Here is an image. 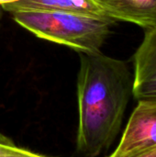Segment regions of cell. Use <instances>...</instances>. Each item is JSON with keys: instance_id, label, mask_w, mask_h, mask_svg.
<instances>
[{"instance_id": "obj_1", "label": "cell", "mask_w": 156, "mask_h": 157, "mask_svg": "<svg viewBox=\"0 0 156 157\" xmlns=\"http://www.w3.org/2000/svg\"><path fill=\"white\" fill-rule=\"evenodd\" d=\"M76 150L97 157L118 136L132 95L133 75L127 63L97 52H79Z\"/></svg>"}, {"instance_id": "obj_2", "label": "cell", "mask_w": 156, "mask_h": 157, "mask_svg": "<svg viewBox=\"0 0 156 157\" xmlns=\"http://www.w3.org/2000/svg\"><path fill=\"white\" fill-rule=\"evenodd\" d=\"M21 27L38 38L70 47L78 52H97L110 33L111 17L74 13L18 11L10 13Z\"/></svg>"}, {"instance_id": "obj_3", "label": "cell", "mask_w": 156, "mask_h": 157, "mask_svg": "<svg viewBox=\"0 0 156 157\" xmlns=\"http://www.w3.org/2000/svg\"><path fill=\"white\" fill-rule=\"evenodd\" d=\"M156 148V101L139 100L120 142L108 157H131Z\"/></svg>"}, {"instance_id": "obj_4", "label": "cell", "mask_w": 156, "mask_h": 157, "mask_svg": "<svg viewBox=\"0 0 156 157\" xmlns=\"http://www.w3.org/2000/svg\"><path fill=\"white\" fill-rule=\"evenodd\" d=\"M133 63L132 95L138 101H156V27L146 29Z\"/></svg>"}, {"instance_id": "obj_5", "label": "cell", "mask_w": 156, "mask_h": 157, "mask_svg": "<svg viewBox=\"0 0 156 157\" xmlns=\"http://www.w3.org/2000/svg\"><path fill=\"white\" fill-rule=\"evenodd\" d=\"M109 17L136 24L145 29L156 27V0H93Z\"/></svg>"}, {"instance_id": "obj_6", "label": "cell", "mask_w": 156, "mask_h": 157, "mask_svg": "<svg viewBox=\"0 0 156 157\" xmlns=\"http://www.w3.org/2000/svg\"><path fill=\"white\" fill-rule=\"evenodd\" d=\"M2 7L4 11L9 13L18 11H47L74 13L96 17H109L93 0H18L9 4H3Z\"/></svg>"}, {"instance_id": "obj_7", "label": "cell", "mask_w": 156, "mask_h": 157, "mask_svg": "<svg viewBox=\"0 0 156 157\" xmlns=\"http://www.w3.org/2000/svg\"><path fill=\"white\" fill-rule=\"evenodd\" d=\"M0 157H43L17 146L10 139L0 135Z\"/></svg>"}, {"instance_id": "obj_8", "label": "cell", "mask_w": 156, "mask_h": 157, "mask_svg": "<svg viewBox=\"0 0 156 157\" xmlns=\"http://www.w3.org/2000/svg\"><path fill=\"white\" fill-rule=\"evenodd\" d=\"M131 157H156V148L153 149V150H150L148 152H145V153H143V154H139L137 155Z\"/></svg>"}, {"instance_id": "obj_9", "label": "cell", "mask_w": 156, "mask_h": 157, "mask_svg": "<svg viewBox=\"0 0 156 157\" xmlns=\"http://www.w3.org/2000/svg\"><path fill=\"white\" fill-rule=\"evenodd\" d=\"M18 0H0V5L3 4H9V3H13V2H17Z\"/></svg>"}, {"instance_id": "obj_10", "label": "cell", "mask_w": 156, "mask_h": 157, "mask_svg": "<svg viewBox=\"0 0 156 157\" xmlns=\"http://www.w3.org/2000/svg\"><path fill=\"white\" fill-rule=\"evenodd\" d=\"M3 7H2V5H0V20H1V17H2V15H3Z\"/></svg>"}, {"instance_id": "obj_11", "label": "cell", "mask_w": 156, "mask_h": 157, "mask_svg": "<svg viewBox=\"0 0 156 157\" xmlns=\"http://www.w3.org/2000/svg\"><path fill=\"white\" fill-rule=\"evenodd\" d=\"M43 157H49V156H44V155H43Z\"/></svg>"}]
</instances>
